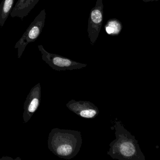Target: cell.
<instances>
[{"label": "cell", "instance_id": "cell-4", "mask_svg": "<svg viewBox=\"0 0 160 160\" xmlns=\"http://www.w3.org/2000/svg\"><path fill=\"white\" fill-rule=\"evenodd\" d=\"M42 59L53 70L57 71H72L87 67V64L77 62L68 58L48 52L42 45L38 46Z\"/></svg>", "mask_w": 160, "mask_h": 160}, {"label": "cell", "instance_id": "cell-1", "mask_svg": "<svg viewBox=\"0 0 160 160\" xmlns=\"http://www.w3.org/2000/svg\"><path fill=\"white\" fill-rule=\"evenodd\" d=\"M116 139L109 144L108 155L119 160H145V155L134 136L124 128L120 121L114 122Z\"/></svg>", "mask_w": 160, "mask_h": 160}, {"label": "cell", "instance_id": "cell-11", "mask_svg": "<svg viewBox=\"0 0 160 160\" xmlns=\"http://www.w3.org/2000/svg\"><path fill=\"white\" fill-rule=\"evenodd\" d=\"M21 160V158L19 157H17L16 159H14L12 157H9V156H3L2 158H0V160Z\"/></svg>", "mask_w": 160, "mask_h": 160}, {"label": "cell", "instance_id": "cell-12", "mask_svg": "<svg viewBox=\"0 0 160 160\" xmlns=\"http://www.w3.org/2000/svg\"><path fill=\"white\" fill-rule=\"evenodd\" d=\"M144 2H153V1H159L160 0H142Z\"/></svg>", "mask_w": 160, "mask_h": 160}, {"label": "cell", "instance_id": "cell-2", "mask_svg": "<svg viewBox=\"0 0 160 160\" xmlns=\"http://www.w3.org/2000/svg\"><path fill=\"white\" fill-rule=\"evenodd\" d=\"M82 144V135L79 131L54 128L48 135V149L59 158L70 160L75 157Z\"/></svg>", "mask_w": 160, "mask_h": 160}, {"label": "cell", "instance_id": "cell-6", "mask_svg": "<svg viewBox=\"0 0 160 160\" xmlns=\"http://www.w3.org/2000/svg\"><path fill=\"white\" fill-rule=\"evenodd\" d=\"M42 97V88L38 83L32 88L24 102L23 122L27 123L35 113L40 106Z\"/></svg>", "mask_w": 160, "mask_h": 160}, {"label": "cell", "instance_id": "cell-5", "mask_svg": "<svg viewBox=\"0 0 160 160\" xmlns=\"http://www.w3.org/2000/svg\"><path fill=\"white\" fill-rule=\"evenodd\" d=\"M103 9L102 0H97L95 6L90 13L88 32L92 46L96 42L101 31L103 21Z\"/></svg>", "mask_w": 160, "mask_h": 160}, {"label": "cell", "instance_id": "cell-9", "mask_svg": "<svg viewBox=\"0 0 160 160\" xmlns=\"http://www.w3.org/2000/svg\"><path fill=\"white\" fill-rule=\"evenodd\" d=\"M15 0H2L0 4V26L3 27L12 12Z\"/></svg>", "mask_w": 160, "mask_h": 160}, {"label": "cell", "instance_id": "cell-8", "mask_svg": "<svg viewBox=\"0 0 160 160\" xmlns=\"http://www.w3.org/2000/svg\"><path fill=\"white\" fill-rule=\"evenodd\" d=\"M40 0H18L14 6L11 17H17L23 20L37 5Z\"/></svg>", "mask_w": 160, "mask_h": 160}, {"label": "cell", "instance_id": "cell-7", "mask_svg": "<svg viewBox=\"0 0 160 160\" xmlns=\"http://www.w3.org/2000/svg\"><path fill=\"white\" fill-rule=\"evenodd\" d=\"M66 107L78 116L84 118H94L99 113L98 107L89 101L72 100L66 104Z\"/></svg>", "mask_w": 160, "mask_h": 160}, {"label": "cell", "instance_id": "cell-10", "mask_svg": "<svg viewBox=\"0 0 160 160\" xmlns=\"http://www.w3.org/2000/svg\"><path fill=\"white\" fill-rule=\"evenodd\" d=\"M122 29L121 23L116 18L108 20L105 26V30L109 35L117 36L119 35Z\"/></svg>", "mask_w": 160, "mask_h": 160}, {"label": "cell", "instance_id": "cell-3", "mask_svg": "<svg viewBox=\"0 0 160 160\" xmlns=\"http://www.w3.org/2000/svg\"><path fill=\"white\" fill-rule=\"evenodd\" d=\"M46 18V12L44 9L31 23L22 37L16 43L14 48L17 49L18 59L21 58L27 46L35 42L42 33L45 23Z\"/></svg>", "mask_w": 160, "mask_h": 160}]
</instances>
